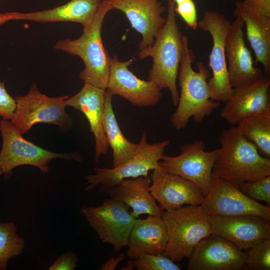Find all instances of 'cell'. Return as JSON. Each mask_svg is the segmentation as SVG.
Masks as SVG:
<instances>
[{"label": "cell", "mask_w": 270, "mask_h": 270, "mask_svg": "<svg viewBox=\"0 0 270 270\" xmlns=\"http://www.w3.org/2000/svg\"><path fill=\"white\" fill-rule=\"evenodd\" d=\"M78 262L76 256L72 252L68 251L58 257L49 270H73Z\"/></svg>", "instance_id": "obj_33"}, {"label": "cell", "mask_w": 270, "mask_h": 270, "mask_svg": "<svg viewBox=\"0 0 270 270\" xmlns=\"http://www.w3.org/2000/svg\"><path fill=\"white\" fill-rule=\"evenodd\" d=\"M16 108L15 99L8 92L4 82H0V116L11 120Z\"/></svg>", "instance_id": "obj_32"}, {"label": "cell", "mask_w": 270, "mask_h": 270, "mask_svg": "<svg viewBox=\"0 0 270 270\" xmlns=\"http://www.w3.org/2000/svg\"><path fill=\"white\" fill-rule=\"evenodd\" d=\"M101 2V0H70L51 9L27 13L16 12L15 20L40 22H72L84 27L92 22Z\"/></svg>", "instance_id": "obj_24"}, {"label": "cell", "mask_w": 270, "mask_h": 270, "mask_svg": "<svg viewBox=\"0 0 270 270\" xmlns=\"http://www.w3.org/2000/svg\"><path fill=\"white\" fill-rule=\"evenodd\" d=\"M2 144L0 152V168L2 174H8L15 168L31 165L42 172L49 171L48 164L55 158L82 161L76 153L58 154L46 150L24 138L11 122L0 121Z\"/></svg>", "instance_id": "obj_7"}, {"label": "cell", "mask_w": 270, "mask_h": 270, "mask_svg": "<svg viewBox=\"0 0 270 270\" xmlns=\"http://www.w3.org/2000/svg\"><path fill=\"white\" fill-rule=\"evenodd\" d=\"M188 259V270H240L245 254L230 241L211 234L198 242Z\"/></svg>", "instance_id": "obj_14"}, {"label": "cell", "mask_w": 270, "mask_h": 270, "mask_svg": "<svg viewBox=\"0 0 270 270\" xmlns=\"http://www.w3.org/2000/svg\"><path fill=\"white\" fill-rule=\"evenodd\" d=\"M168 242V234L162 217L148 216L144 219L136 218L129 234L126 254L134 260L142 254H163Z\"/></svg>", "instance_id": "obj_22"}, {"label": "cell", "mask_w": 270, "mask_h": 270, "mask_svg": "<svg viewBox=\"0 0 270 270\" xmlns=\"http://www.w3.org/2000/svg\"><path fill=\"white\" fill-rule=\"evenodd\" d=\"M230 23L224 15L217 11H206L198 27L208 32L212 46L209 56V66L212 76L208 80L210 98L218 102H225L230 96L231 86L226 60L225 43Z\"/></svg>", "instance_id": "obj_8"}, {"label": "cell", "mask_w": 270, "mask_h": 270, "mask_svg": "<svg viewBox=\"0 0 270 270\" xmlns=\"http://www.w3.org/2000/svg\"><path fill=\"white\" fill-rule=\"evenodd\" d=\"M68 98L49 97L42 94L33 84L26 94L15 97L16 108L10 122L22 135L38 123L52 124L62 130H69L72 127L73 120L65 110Z\"/></svg>", "instance_id": "obj_6"}, {"label": "cell", "mask_w": 270, "mask_h": 270, "mask_svg": "<svg viewBox=\"0 0 270 270\" xmlns=\"http://www.w3.org/2000/svg\"><path fill=\"white\" fill-rule=\"evenodd\" d=\"M187 0H174V2L176 4H178L184 2L186 1H187Z\"/></svg>", "instance_id": "obj_38"}, {"label": "cell", "mask_w": 270, "mask_h": 270, "mask_svg": "<svg viewBox=\"0 0 270 270\" xmlns=\"http://www.w3.org/2000/svg\"><path fill=\"white\" fill-rule=\"evenodd\" d=\"M162 218L168 236L163 254L174 262L188 258L198 242L212 234L209 215L200 205L165 210Z\"/></svg>", "instance_id": "obj_5"}, {"label": "cell", "mask_w": 270, "mask_h": 270, "mask_svg": "<svg viewBox=\"0 0 270 270\" xmlns=\"http://www.w3.org/2000/svg\"><path fill=\"white\" fill-rule=\"evenodd\" d=\"M244 5L270 18V0H244Z\"/></svg>", "instance_id": "obj_34"}, {"label": "cell", "mask_w": 270, "mask_h": 270, "mask_svg": "<svg viewBox=\"0 0 270 270\" xmlns=\"http://www.w3.org/2000/svg\"><path fill=\"white\" fill-rule=\"evenodd\" d=\"M106 94V90L84 83L78 93L66 100V106L82 112L88 122L94 136L96 162L106 154L109 146L103 128Z\"/></svg>", "instance_id": "obj_20"}, {"label": "cell", "mask_w": 270, "mask_h": 270, "mask_svg": "<svg viewBox=\"0 0 270 270\" xmlns=\"http://www.w3.org/2000/svg\"><path fill=\"white\" fill-rule=\"evenodd\" d=\"M138 270H180L181 266L164 254H142L133 260Z\"/></svg>", "instance_id": "obj_29"}, {"label": "cell", "mask_w": 270, "mask_h": 270, "mask_svg": "<svg viewBox=\"0 0 270 270\" xmlns=\"http://www.w3.org/2000/svg\"><path fill=\"white\" fill-rule=\"evenodd\" d=\"M112 8L106 0L101 2L92 22L83 27L82 34L75 40L66 38L54 46L57 50L80 57L84 64L79 78L84 83L106 90L110 70L111 58L104 47L102 30L106 14Z\"/></svg>", "instance_id": "obj_4"}, {"label": "cell", "mask_w": 270, "mask_h": 270, "mask_svg": "<svg viewBox=\"0 0 270 270\" xmlns=\"http://www.w3.org/2000/svg\"><path fill=\"white\" fill-rule=\"evenodd\" d=\"M200 206L209 216L252 214L270 220V206L251 199L239 187L212 174L208 194Z\"/></svg>", "instance_id": "obj_12"}, {"label": "cell", "mask_w": 270, "mask_h": 270, "mask_svg": "<svg viewBox=\"0 0 270 270\" xmlns=\"http://www.w3.org/2000/svg\"><path fill=\"white\" fill-rule=\"evenodd\" d=\"M150 178V191L164 210H175L184 204L200 205L204 199L195 184L160 166L152 170Z\"/></svg>", "instance_id": "obj_16"}, {"label": "cell", "mask_w": 270, "mask_h": 270, "mask_svg": "<svg viewBox=\"0 0 270 270\" xmlns=\"http://www.w3.org/2000/svg\"><path fill=\"white\" fill-rule=\"evenodd\" d=\"M270 78L262 76L250 84L233 88L221 110L220 117L234 126L246 117L270 115Z\"/></svg>", "instance_id": "obj_15"}, {"label": "cell", "mask_w": 270, "mask_h": 270, "mask_svg": "<svg viewBox=\"0 0 270 270\" xmlns=\"http://www.w3.org/2000/svg\"><path fill=\"white\" fill-rule=\"evenodd\" d=\"M80 212L100 239L112 245L116 252L126 246L136 220L129 212L128 206L120 200L107 198L100 206H83Z\"/></svg>", "instance_id": "obj_10"}, {"label": "cell", "mask_w": 270, "mask_h": 270, "mask_svg": "<svg viewBox=\"0 0 270 270\" xmlns=\"http://www.w3.org/2000/svg\"><path fill=\"white\" fill-rule=\"evenodd\" d=\"M195 58L185 35L184 54L178 76L180 94L176 109L170 118L172 124L177 130L186 128L191 118L195 122L201 123L220 106L219 102L210 98L208 84L210 70L200 62L197 63L198 71H194L192 64Z\"/></svg>", "instance_id": "obj_1"}, {"label": "cell", "mask_w": 270, "mask_h": 270, "mask_svg": "<svg viewBox=\"0 0 270 270\" xmlns=\"http://www.w3.org/2000/svg\"><path fill=\"white\" fill-rule=\"evenodd\" d=\"M234 15L242 20L256 61L262 64L268 76L270 73V18L244 5L241 1L236 2Z\"/></svg>", "instance_id": "obj_23"}, {"label": "cell", "mask_w": 270, "mask_h": 270, "mask_svg": "<svg viewBox=\"0 0 270 270\" xmlns=\"http://www.w3.org/2000/svg\"><path fill=\"white\" fill-rule=\"evenodd\" d=\"M16 12H0V26L12 20H15Z\"/></svg>", "instance_id": "obj_36"}, {"label": "cell", "mask_w": 270, "mask_h": 270, "mask_svg": "<svg viewBox=\"0 0 270 270\" xmlns=\"http://www.w3.org/2000/svg\"><path fill=\"white\" fill-rule=\"evenodd\" d=\"M124 258V254H122L118 257H110L104 264L100 268L101 270H113L116 268L118 264Z\"/></svg>", "instance_id": "obj_35"}, {"label": "cell", "mask_w": 270, "mask_h": 270, "mask_svg": "<svg viewBox=\"0 0 270 270\" xmlns=\"http://www.w3.org/2000/svg\"><path fill=\"white\" fill-rule=\"evenodd\" d=\"M112 96L106 90L103 128L108 144L112 150L113 168H116L134 156L138 143L130 142L122 133L114 112Z\"/></svg>", "instance_id": "obj_25"}, {"label": "cell", "mask_w": 270, "mask_h": 270, "mask_svg": "<svg viewBox=\"0 0 270 270\" xmlns=\"http://www.w3.org/2000/svg\"><path fill=\"white\" fill-rule=\"evenodd\" d=\"M212 174L239 187L246 182L270 176V158L258 152L238 126L224 130Z\"/></svg>", "instance_id": "obj_2"}, {"label": "cell", "mask_w": 270, "mask_h": 270, "mask_svg": "<svg viewBox=\"0 0 270 270\" xmlns=\"http://www.w3.org/2000/svg\"><path fill=\"white\" fill-rule=\"evenodd\" d=\"M134 267L133 260H129L128 262L127 266L126 267L122 268H121V270H133Z\"/></svg>", "instance_id": "obj_37"}, {"label": "cell", "mask_w": 270, "mask_h": 270, "mask_svg": "<svg viewBox=\"0 0 270 270\" xmlns=\"http://www.w3.org/2000/svg\"><path fill=\"white\" fill-rule=\"evenodd\" d=\"M244 25L242 20L236 17L230 24L226 40L228 70L232 88L250 84L262 76L261 70L254 66L251 53L246 44Z\"/></svg>", "instance_id": "obj_18"}, {"label": "cell", "mask_w": 270, "mask_h": 270, "mask_svg": "<svg viewBox=\"0 0 270 270\" xmlns=\"http://www.w3.org/2000/svg\"><path fill=\"white\" fill-rule=\"evenodd\" d=\"M176 13L178 14L190 28H198V17L196 4L193 0H188L176 4Z\"/></svg>", "instance_id": "obj_31"}, {"label": "cell", "mask_w": 270, "mask_h": 270, "mask_svg": "<svg viewBox=\"0 0 270 270\" xmlns=\"http://www.w3.org/2000/svg\"><path fill=\"white\" fill-rule=\"evenodd\" d=\"M133 59L121 62L114 55L110 60L106 90L112 96L118 95L138 107L156 104L160 100L162 90L154 83L138 78L128 66Z\"/></svg>", "instance_id": "obj_13"}, {"label": "cell", "mask_w": 270, "mask_h": 270, "mask_svg": "<svg viewBox=\"0 0 270 270\" xmlns=\"http://www.w3.org/2000/svg\"><path fill=\"white\" fill-rule=\"evenodd\" d=\"M2 174V172L0 168V176Z\"/></svg>", "instance_id": "obj_39"}, {"label": "cell", "mask_w": 270, "mask_h": 270, "mask_svg": "<svg viewBox=\"0 0 270 270\" xmlns=\"http://www.w3.org/2000/svg\"><path fill=\"white\" fill-rule=\"evenodd\" d=\"M174 0H168L166 21L156 36L152 46L140 50V59L150 56L153 64L148 72V80L161 90L168 88L174 105L176 106L179 93L176 87L180 64L184 51V36L178 26Z\"/></svg>", "instance_id": "obj_3"}, {"label": "cell", "mask_w": 270, "mask_h": 270, "mask_svg": "<svg viewBox=\"0 0 270 270\" xmlns=\"http://www.w3.org/2000/svg\"><path fill=\"white\" fill-rule=\"evenodd\" d=\"M209 220L212 234L226 239L243 250L260 240L270 238V220L261 216H209Z\"/></svg>", "instance_id": "obj_17"}, {"label": "cell", "mask_w": 270, "mask_h": 270, "mask_svg": "<svg viewBox=\"0 0 270 270\" xmlns=\"http://www.w3.org/2000/svg\"><path fill=\"white\" fill-rule=\"evenodd\" d=\"M24 240L16 233L12 222H0V270H7L8 260L22 253Z\"/></svg>", "instance_id": "obj_27"}, {"label": "cell", "mask_w": 270, "mask_h": 270, "mask_svg": "<svg viewBox=\"0 0 270 270\" xmlns=\"http://www.w3.org/2000/svg\"><path fill=\"white\" fill-rule=\"evenodd\" d=\"M112 10L122 12L132 28L142 36L140 50L150 47L166 22L162 16L166 8L159 0H106Z\"/></svg>", "instance_id": "obj_19"}, {"label": "cell", "mask_w": 270, "mask_h": 270, "mask_svg": "<svg viewBox=\"0 0 270 270\" xmlns=\"http://www.w3.org/2000/svg\"><path fill=\"white\" fill-rule=\"evenodd\" d=\"M150 183L148 176L127 178L98 193L107 194L111 198L124 203L132 208L130 214L136 218L142 214L162 217L164 210L156 204L150 191Z\"/></svg>", "instance_id": "obj_21"}, {"label": "cell", "mask_w": 270, "mask_h": 270, "mask_svg": "<svg viewBox=\"0 0 270 270\" xmlns=\"http://www.w3.org/2000/svg\"><path fill=\"white\" fill-rule=\"evenodd\" d=\"M240 189L248 197L257 201L264 202L267 206H270V176L256 180L246 182Z\"/></svg>", "instance_id": "obj_30"}, {"label": "cell", "mask_w": 270, "mask_h": 270, "mask_svg": "<svg viewBox=\"0 0 270 270\" xmlns=\"http://www.w3.org/2000/svg\"><path fill=\"white\" fill-rule=\"evenodd\" d=\"M203 140L182 145L177 156L164 155L158 162L162 169L195 184L204 197L208 194L214 166L219 150L206 151Z\"/></svg>", "instance_id": "obj_11"}, {"label": "cell", "mask_w": 270, "mask_h": 270, "mask_svg": "<svg viewBox=\"0 0 270 270\" xmlns=\"http://www.w3.org/2000/svg\"><path fill=\"white\" fill-rule=\"evenodd\" d=\"M244 250L245 263L243 270H270V238L260 240Z\"/></svg>", "instance_id": "obj_28"}, {"label": "cell", "mask_w": 270, "mask_h": 270, "mask_svg": "<svg viewBox=\"0 0 270 270\" xmlns=\"http://www.w3.org/2000/svg\"><path fill=\"white\" fill-rule=\"evenodd\" d=\"M236 125L243 136L255 145L259 153L270 158V115L246 117Z\"/></svg>", "instance_id": "obj_26"}, {"label": "cell", "mask_w": 270, "mask_h": 270, "mask_svg": "<svg viewBox=\"0 0 270 270\" xmlns=\"http://www.w3.org/2000/svg\"><path fill=\"white\" fill-rule=\"evenodd\" d=\"M169 140L149 144L145 132L142 135L137 152L124 164L116 168H96L95 174L86 176V190L100 186V190L117 184L127 178L148 176L150 170L159 167L158 162L164 154Z\"/></svg>", "instance_id": "obj_9"}]
</instances>
